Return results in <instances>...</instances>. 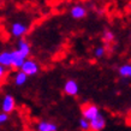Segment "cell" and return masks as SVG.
<instances>
[{
  "mask_svg": "<svg viewBox=\"0 0 131 131\" xmlns=\"http://www.w3.org/2000/svg\"><path fill=\"white\" fill-rule=\"evenodd\" d=\"M20 70L27 76H35L39 72L40 68H39V65H37L36 61H34L31 59H29V60L25 59L23 61V64H22V66H20Z\"/></svg>",
  "mask_w": 131,
  "mask_h": 131,
  "instance_id": "cell-1",
  "label": "cell"
},
{
  "mask_svg": "<svg viewBox=\"0 0 131 131\" xmlns=\"http://www.w3.org/2000/svg\"><path fill=\"white\" fill-rule=\"evenodd\" d=\"M100 114V111L97 106L95 105H93V103H85L83 105V107H82V115H83L85 119L88 120H91L93 118H95L96 115Z\"/></svg>",
  "mask_w": 131,
  "mask_h": 131,
  "instance_id": "cell-2",
  "label": "cell"
},
{
  "mask_svg": "<svg viewBox=\"0 0 131 131\" xmlns=\"http://www.w3.org/2000/svg\"><path fill=\"white\" fill-rule=\"evenodd\" d=\"M16 108V101L13 99V96L7 94L4 96V99L1 101V111L4 113L10 114L11 112H13V110Z\"/></svg>",
  "mask_w": 131,
  "mask_h": 131,
  "instance_id": "cell-3",
  "label": "cell"
},
{
  "mask_svg": "<svg viewBox=\"0 0 131 131\" xmlns=\"http://www.w3.org/2000/svg\"><path fill=\"white\" fill-rule=\"evenodd\" d=\"M105 126H106V120L101 113L91 120H89V130L90 131H101Z\"/></svg>",
  "mask_w": 131,
  "mask_h": 131,
  "instance_id": "cell-4",
  "label": "cell"
},
{
  "mask_svg": "<svg viewBox=\"0 0 131 131\" xmlns=\"http://www.w3.org/2000/svg\"><path fill=\"white\" fill-rule=\"evenodd\" d=\"M80 91V87L78 83L73 80H68L64 84V93L69 96H75L78 94Z\"/></svg>",
  "mask_w": 131,
  "mask_h": 131,
  "instance_id": "cell-5",
  "label": "cell"
},
{
  "mask_svg": "<svg viewBox=\"0 0 131 131\" xmlns=\"http://www.w3.org/2000/svg\"><path fill=\"white\" fill-rule=\"evenodd\" d=\"M27 31H28V25L22 22H16L11 25V34L15 37H22L23 35H25Z\"/></svg>",
  "mask_w": 131,
  "mask_h": 131,
  "instance_id": "cell-6",
  "label": "cell"
},
{
  "mask_svg": "<svg viewBox=\"0 0 131 131\" xmlns=\"http://www.w3.org/2000/svg\"><path fill=\"white\" fill-rule=\"evenodd\" d=\"M17 52H18L22 57H24V58L27 59L28 56L30 54V45L25 40L20 39V40L18 41V45H17Z\"/></svg>",
  "mask_w": 131,
  "mask_h": 131,
  "instance_id": "cell-7",
  "label": "cell"
},
{
  "mask_svg": "<svg viewBox=\"0 0 131 131\" xmlns=\"http://www.w3.org/2000/svg\"><path fill=\"white\" fill-rule=\"evenodd\" d=\"M37 131H58V126H57L54 123L52 122H48V120H42L37 124L36 126Z\"/></svg>",
  "mask_w": 131,
  "mask_h": 131,
  "instance_id": "cell-8",
  "label": "cell"
},
{
  "mask_svg": "<svg viewBox=\"0 0 131 131\" xmlns=\"http://www.w3.org/2000/svg\"><path fill=\"white\" fill-rule=\"evenodd\" d=\"M71 16L75 18V19H81V18H84L87 16V10L83 7V6H80V5H76L71 8Z\"/></svg>",
  "mask_w": 131,
  "mask_h": 131,
  "instance_id": "cell-9",
  "label": "cell"
},
{
  "mask_svg": "<svg viewBox=\"0 0 131 131\" xmlns=\"http://www.w3.org/2000/svg\"><path fill=\"white\" fill-rule=\"evenodd\" d=\"M11 58H12V66L11 68H15V69H20L23 61L25 60V58L20 56L19 53L17 52V49L11 52Z\"/></svg>",
  "mask_w": 131,
  "mask_h": 131,
  "instance_id": "cell-10",
  "label": "cell"
},
{
  "mask_svg": "<svg viewBox=\"0 0 131 131\" xmlns=\"http://www.w3.org/2000/svg\"><path fill=\"white\" fill-rule=\"evenodd\" d=\"M0 65H3L5 68H11L12 66L11 52L4 51V52L0 53Z\"/></svg>",
  "mask_w": 131,
  "mask_h": 131,
  "instance_id": "cell-11",
  "label": "cell"
},
{
  "mask_svg": "<svg viewBox=\"0 0 131 131\" xmlns=\"http://www.w3.org/2000/svg\"><path fill=\"white\" fill-rule=\"evenodd\" d=\"M27 80H28V76L20 70V71H18L16 73V76H15V84H16L17 87H22V85L25 84Z\"/></svg>",
  "mask_w": 131,
  "mask_h": 131,
  "instance_id": "cell-12",
  "label": "cell"
},
{
  "mask_svg": "<svg viewBox=\"0 0 131 131\" xmlns=\"http://www.w3.org/2000/svg\"><path fill=\"white\" fill-rule=\"evenodd\" d=\"M119 75L124 78H131V64H124L118 70Z\"/></svg>",
  "mask_w": 131,
  "mask_h": 131,
  "instance_id": "cell-13",
  "label": "cell"
},
{
  "mask_svg": "<svg viewBox=\"0 0 131 131\" xmlns=\"http://www.w3.org/2000/svg\"><path fill=\"white\" fill-rule=\"evenodd\" d=\"M102 40L106 43H110V42H112V41L114 40V34L112 31H110V30H105L102 35Z\"/></svg>",
  "mask_w": 131,
  "mask_h": 131,
  "instance_id": "cell-14",
  "label": "cell"
},
{
  "mask_svg": "<svg viewBox=\"0 0 131 131\" xmlns=\"http://www.w3.org/2000/svg\"><path fill=\"white\" fill-rule=\"evenodd\" d=\"M80 127L83 131H89V120L85 118H81L80 119Z\"/></svg>",
  "mask_w": 131,
  "mask_h": 131,
  "instance_id": "cell-15",
  "label": "cell"
},
{
  "mask_svg": "<svg viewBox=\"0 0 131 131\" xmlns=\"http://www.w3.org/2000/svg\"><path fill=\"white\" fill-rule=\"evenodd\" d=\"M105 54H106V49H105V47H97L95 49V52H94V56H95L96 58H102Z\"/></svg>",
  "mask_w": 131,
  "mask_h": 131,
  "instance_id": "cell-16",
  "label": "cell"
},
{
  "mask_svg": "<svg viewBox=\"0 0 131 131\" xmlns=\"http://www.w3.org/2000/svg\"><path fill=\"white\" fill-rule=\"evenodd\" d=\"M7 73V68H5L3 65H0V82L5 78V76Z\"/></svg>",
  "mask_w": 131,
  "mask_h": 131,
  "instance_id": "cell-17",
  "label": "cell"
},
{
  "mask_svg": "<svg viewBox=\"0 0 131 131\" xmlns=\"http://www.w3.org/2000/svg\"><path fill=\"white\" fill-rule=\"evenodd\" d=\"M7 120H8V114L7 113H4V112H3V113H0V125H1V124H4V123H6Z\"/></svg>",
  "mask_w": 131,
  "mask_h": 131,
  "instance_id": "cell-18",
  "label": "cell"
}]
</instances>
